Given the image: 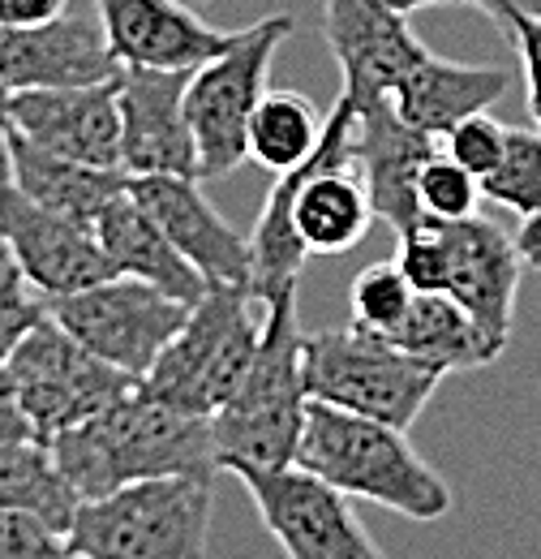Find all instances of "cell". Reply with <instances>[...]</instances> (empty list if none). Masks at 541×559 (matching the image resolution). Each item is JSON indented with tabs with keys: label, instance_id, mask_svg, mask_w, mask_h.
<instances>
[{
	"label": "cell",
	"instance_id": "cb8c5ba5",
	"mask_svg": "<svg viewBox=\"0 0 541 559\" xmlns=\"http://www.w3.org/2000/svg\"><path fill=\"white\" fill-rule=\"evenodd\" d=\"M82 495L69 487L57 456L39 439H13L0 443V508L4 512H31L65 534Z\"/></svg>",
	"mask_w": 541,
	"mask_h": 559
},
{
	"label": "cell",
	"instance_id": "d590c367",
	"mask_svg": "<svg viewBox=\"0 0 541 559\" xmlns=\"http://www.w3.org/2000/svg\"><path fill=\"white\" fill-rule=\"evenodd\" d=\"M516 250H520L525 267L541 272V207L533 215H525V224L516 228Z\"/></svg>",
	"mask_w": 541,
	"mask_h": 559
},
{
	"label": "cell",
	"instance_id": "8fae6325",
	"mask_svg": "<svg viewBox=\"0 0 541 559\" xmlns=\"http://www.w3.org/2000/svg\"><path fill=\"white\" fill-rule=\"evenodd\" d=\"M430 224L443 246V293L473 314V323L498 349H507L516 332V293L525 276L516 237L481 211L465 219H430Z\"/></svg>",
	"mask_w": 541,
	"mask_h": 559
},
{
	"label": "cell",
	"instance_id": "4dcf8cb0",
	"mask_svg": "<svg viewBox=\"0 0 541 559\" xmlns=\"http://www.w3.org/2000/svg\"><path fill=\"white\" fill-rule=\"evenodd\" d=\"M447 155L460 164V168H469L477 181L503 159V146H507V126H498L490 112H473V117H465L460 126H452L447 134Z\"/></svg>",
	"mask_w": 541,
	"mask_h": 559
},
{
	"label": "cell",
	"instance_id": "5b68a950",
	"mask_svg": "<svg viewBox=\"0 0 541 559\" xmlns=\"http://www.w3.org/2000/svg\"><path fill=\"white\" fill-rule=\"evenodd\" d=\"M215 478H146L82 499L65 538L86 559H206Z\"/></svg>",
	"mask_w": 541,
	"mask_h": 559
},
{
	"label": "cell",
	"instance_id": "e575fe53",
	"mask_svg": "<svg viewBox=\"0 0 541 559\" xmlns=\"http://www.w3.org/2000/svg\"><path fill=\"white\" fill-rule=\"evenodd\" d=\"M13 91L0 82V194L13 186V159H9V139H13V112H9Z\"/></svg>",
	"mask_w": 541,
	"mask_h": 559
},
{
	"label": "cell",
	"instance_id": "8d00e7d4",
	"mask_svg": "<svg viewBox=\"0 0 541 559\" xmlns=\"http://www.w3.org/2000/svg\"><path fill=\"white\" fill-rule=\"evenodd\" d=\"M456 4H477L485 17L520 13V17H538V22H541V0H456Z\"/></svg>",
	"mask_w": 541,
	"mask_h": 559
},
{
	"label": "cell",
	"instance_id": "44dd1931",
	"mask_svg": "<svg viewBox=\"0 0 541 559\" xmlns=\"http://www.w3.org/2000/svg\"><path fill=\"white\" fill-rule=\"evenodd\" d=\"M9 159H13V190H22L39 207L61 211V215L82 219V224H95L99 211L130 190L125 168L77 164V159H65V155L39 146V142L22 139L17 130L9 139Z\"/></svg>",
	"mask_w": 541,
	"mask_h": 559
},
{
	"label": "cell",
	"instance_id": "1f68e13d",
	"mask_svg": "<svg viewBox=\"0 0 541 559\" xmlns=\"http://www.w3.org/2000/svg\"><path fill=\"white\" fill-rule=\"evenodd\" d=\"M494 22L503 26V35L512 39V48H516V57H520L529 117L538 121V134H541V22L538 17H520V13H503V17H494Z\"/></svg>",
	"mask_w": 541,
	"mask_h": 559
},
{
	"label": "cell",
	"instance_id": "7402d4cb",
	"mask_svg": "<svg viewBox=\"0 0 541 559\" xmlns=\"http://www.w3.org/2000/svg\"><path fill=\"white\" fill-rule=\"evenodd\" d=\"M95 237L112 263L117 276L142 280V284H155L181 301H199L206 288V280L177 254V246L159 233V224L137 207V199L125 190L121 199H112L108 207L99 211L95 219Z\"/></svg>",
	"mask_w": 541,
	"mask_h": 559
},
{
	"label": "cell",
	"instance_id": "3957f363",
	"mask_svg": "<svg viewBox=\"0 0 541 559\" xmlns=\"http://www.w3.org/2000/svg\"><path fill=\"white\" fill-rule=\"evenodd\" d=\"M263 341L232 392V401L211 418L215 461L228 474L245 469H284L297 461V443L305 430V366L301 345L305 328L297 319V293L263 306Z\"/></svg>",
	"mask_w": 541,
	"mask_h": 559
},
{
	"label": "cell",
	"instance_id": "30bf717a",
	"mask_svg": "<svg viewBox=\"0 0 541 559\" xmlns=\"http://www.w3.org/2000/svg\"><path fill=\"white\" fill-rule=\"evenodd\" d=\"M250 490L267 534L288 559H392L374 547L357 521L348 495L301 465L245 469L237 474Z\"/></svg>",
	"mask_w": 541,
	"mask_h": 559
},
{
	"label": "cell",
	"instance_id": "f1b7e54d",
	"mask_svg": "<svg viewBox=\"0 0 541 559\" xmlns=\"http://www.w3.org/2000/svg\"><path fill=\"white\" fill-rule=\"evenodd\" d=\"M48 319V297L17 267L9 246L0 241V366L39 323Z\"/></svg>",
	"mask_w": 541,
	"mask_h": 559
},
{
	"label": "cell",
	"instance_id": "8992f818",
	"mask_svg": "<svg viewBox=\"0 0 541 559\" xmlns=\"http://www.w3.org/2000/svg\"><path fill=\"white\" fill-rule=\"evenodd\" d=\"M301 366L310 401H327L336 409L378 418L400 430L421 418V409L447 379L443 370L408 357L383 332H370L361 323L305 332Z\"/></svg>",
	"mask_w": 541,
	"mask_h": 559
},
{
	"label": "cell",
	"instance_id": "d4e9b609",
	"mask_svg": "<svg viewBox=\"0 0 541 559\" xmlns=\"http://www.w3.org/2000/svg\"><path fill=\"white\" fill-rule=\"evenodd\" d=\"M323 112L301 91H267L250 121V159H259L270 177L301 168L323 139Z\"/></svg>",
	"mask_w": 541,
	"mask_h": 559
},
{
	"label": "cell",
	"instance_id": "277c9868",
	"mask_svg": "<svg viewBox=\"0 0 541 559\" xmlns=\"http://www.w3.org/2000/svg\"><path fill=\"white\" fill-rule=\"evenodd\" d=\"M263 341L254 297L241 284H206L181 332L151 361L137 388L181 414L215 418L241 388Z\"/></svg>",
	"mask_w": 541,
	"mask_h": 559
},
{
	"label": "cell",
	"instance_id": "2e32d148",
	"mask_svg": "<svg viewBox=\"0 0 541 559\" xmlns=\"http://www.w3.org/2000/svg\"><path fill=\"white\" fill-rule=\"evenodd\" d=\"M434 151V139L408 126L387 95L352 104V159L374 203V219H383L396 237L425 219L417 203V177Z\"/></svg>",
	"mask_w": 541,
	"mask_h": 559
},
{
	"label": "cell",
	"instance_id": "9c48e42d",
	"mask_svg": "<svg viewBox=\"0 0 541 559\" xmlns=\"http://www.w3.org/2000/svg\"><path fill=\"white\" fill-rule=\"evenodd\" d=\"M190 306L194 301H181L155 284L112 276L82 288V293L52 297L48 314L82 349L125 370L130 379H142L151 370V361L164 353V345L181 332Z\"/></svg>",
	"mask_w": 541,
	"mask_h": 559
},
{
	"label": "cell",
	"instance_id": "4fadbf2b",
	"mask_svg": "<svg viewBox=\"0 0 541 559\" xmlns=\"http://www.w3.org/2000/svg\"><path fill=\"white\" fill-rule=\"evenodd\" d=\"M13 130L65 159L121 168V82L82 86H31L9 99Z\"/></svg>",
	"mask_w": 541,
	"mask_h": 559
},
{
	"label": "cell",
	"instance_id": "ba28073f",
	"mask_svg": "<svg viewBox=\"0 0 541 559\" xmlns=\"http://www.w3.org/2000/svg\"><path fill=\"white\" fill-rule=\"evenodd\" d=\"M4 370L39 443H52L69 426L95 418L137 383L125 370L82 349L52 314L4 357Z\"/></svg>",
	"mask_w": 541,
	"mask_h": 559
},
{
	"label": "cell",
	"instance_id": "836d02e7",
	"mask_svg": "<svg viewBox=\"0 0 541 559\" xmlns=\"http://www.w3.org/2000/svg\"><path fill=\"white\" fill-rule=\"evenodd\" d=\"M69 0H0V22L9 26H35L65 13Z\"/></svg>",
	"mask_w": 541,
	"mask_h": 559
},
{
	"label": "cell",
	"instance_id": "6da1fadb",
	"mask_svg": "<svg viewBox=\"0 0 541 559\" xmlns=\"http://www.w3.org/2000/svg\"><path fill=\"white\" fill-rule=\"evenodd\" d=\"M52 456L82 499L146 483V478H215V435L211 418L181 414L142 388H130L95 418L57 435Z\"/></svg>",
	"mask_w": 541,
	"mask_h": 559
},
{
	"label": "cell",
	"instance_id": "74e56055",
	"mask_svg": "<svg viewBox=\"0 0 541 559\" xmlns=\"http://www.w3.org/2000/svg\"><path fill=\"white\" fill-rule=\"evenodd\" d=\"M396 13H417V9H434V4H456V0H383Z\"/></svg>",
	"mask_w": 541,
	"mask_h": 559
},
{
	"label": "cell",
	"instance_id": "f546056e",
	"mask_svg": "<svg viewBox=\"0 0 541 559\" xmlns=\"http://www.w3.org/2000/svg\"><path fill=\"white\" fill-rule=\"evenodd\" d=\"M0 559H86L69 547L61 530L31 512H4L0 508Z\"/></svg>",
	"mask_w": 541,
	"mask_h": 559
},
{
	"label": "cell",
	"instance_id": "ac0fdd59",
	"mask_svg": "<svg viewBox=\"0 0 541 559\" xmlns=\"http://www.w3.org/2000/svg\"><path fill=\"white\" fill-rule=\"evenodd\" d=\"M95 9L112 57L134 70H199L237 39L181 0H95Z\"/></svg>",
	"mask_w": 541,
	"mask_h": 559
},
{
	"label": "cell",
	"instance_id": "d6a6232c",
	"mask_svg": "<svg viewBox=\"0 0 541 559\" xmlns=\"http://www.w3.org/2000/svg\"><path fill=\"white\" fill-rule=\"evenodd\" d=\"M13 439H35V426H31L17 392H13L9 370L0 366V443H13Z\"/></svg>",
	"mask_w": 541,
	"mask_h": 559
},
{
	"label": "cell",
	"instance_id": "603a6c76",
	"mask_svg": "<svg viewBox=\"0 0 541 559\" xmlns=\"http://www.w3.org/2000/svg\"><path fill=\"white\" fill-rule=\"evenodd\" d=\"M387 341L443 374L481 370L503 357V349L473 323V314L447 293H417L408 314L387 332Z\"/></svg>",
	"mask_w": 541,
	"mask_h": 559
},
{
	"label": "cell",
	"instance_id": "ffe728a7",
	"mask_svg": "<svg viewBox=\"0 0 541 559\" xmlns=\"http://www.w3.org/2000/svg\"><path fill=\"white\" fill-rule=\"evenodd\" d=\"M512 86V70L503 66H465L434 57L430 48L412 61V70L392 91L396 112L430 139H443L473 112H490Z\"/></svg>",
	"mask_w": 541,
	"mask_h": 559
},
{
	"label": "cell",
	"instance_id": "7a4b0ae2",
	"mask_svg": "<svg viewBox=\"0 0 541 559\" xmlns=\"http://www.w3.org/2000/svg\"><path fill=\"white\" fill-rule=\"evenodd\" d=\"M292 465L318 474L348 499H370L421 525L443 521L456 503L447 478L408 443L400 426L348 414L327 401H310Z\"/></svg>",
	"mask_w": 541,
	"mask_h": 559
},
{
	"label": "cell",
	"instance_id": "83f0119b",
	"mask_svg": "<svg viewBox=\"0 0 541 559\" xmlns=\"http://www.w3.org/2000/svg\"><path fill=\"white\" fill-rule=\"evenodd\" d=\"M417 203L430 219H465V215H477L481 181L469 168H460L447 151H434L417 177Z\"/></svg>",
	"mask_w": 541,
	"mask_h": 559
},
{
	"label": "cell",
	"instance_id": "e0dca14e",
	"mask_svg": "<svg viewBox=\"0 0 541 559\" xmlns=\"http://www.w3.org/2000/svg\"><path fill=\"white\" fill-rule=\"evenodd\" d=\"M323 35L339 61L344 86L352 104L378 99L400 86L425 44L412 35L408 13L387 9L383 0H323Z\"/></svg>",
	"mask_w": 541,
	"mask_h": 559
},
{
	"label": "cell",
	"instance_id": "5bb4252c",
	"mask_svg": "<svg viewBox=\"0 0 541 559\" xmlns=\"http://www.w3.org/2000/svg\"><path fill=\"white\" fill-rule=\"evenodd\" d=\"M190 73L121 66V168L130 177H199V146L185 117Z\"/></svg>",
	"mask_w": 541,
	"mask_h": 559
},
{
	"label": "cell",
	"instance_id": "d6986e66",
	"mask_svg": "<svg viewBox=\"0 0 541 559\" xmlns=\"http://www.w3.org/2000/svg\"><path fill=\"white\" fill-rule=\"evenodd\" d=\"M121 61L112 57L99 17L61 13L35 26L0 22V82L9 91L31 86H82L117 78Z\"/></svg>",
	"mask_w": 541,
	"mask_h": 559
},
{
	"label": "cell",
	"instance_id": "484cf974",
	"mask_svg": "<svg viewBox=\"0 0 541 559\" xmlns=\"http://www.w3.org/2000/svg\"><path fill=\"white\" fill-rule=\"evenodd\" d=\"M481 199L494 207L516 211L520 219L541 207V134L538 130H507L503 159L481 177Z\"/></svg>",
	"mask_w": 541,
	"mask_h": 559
},
{
	"label": "cell",
	"instance_id": "7c38bea8",
	"mask_svg": "<svg viewBox=\"0 0 541 559\" xmlns=\"http://www.w3.org/2000/svg\"><path fill=\"white\" fill-rule=\"evenodd\" d=\"M0 241L48 301L117 276L95 237V224L39 207L13 186L0 194Z\"/></svg>",
	"mask_w": 541,
	"mask_h": 559
},
{
	"label": "cell",
	"instance_id": "4316f807",
	"mask_svg": "<svg viewBox=\"0 0 541 559\" xmlns=\"http://www.w3.org/2000/svg\"><path fill=\"white\" fill-rule=\"evenodd\" d=\"M412 297H417V288L408 284L396 259L392 263H370V267L357 272L352 288H348V310H352V323L387 336L408 314Z\"/></svg>",
	"mask_w": 541,
	"mask_h": 559
},
{
	"label": "cell",
	"instance_id": "9a60e30c",
	"mask_svg": "<svg viewBox=\"0 0 541 559\" xmlns=\"http://www.w3.org/2000/svg\"><path fill=\"white\" fill-rule=\"evenodd\" d=\"M130 194L206 284L250 288V237H241L215 211L199 177H172V173L130 177Z\"/></svg>",
	"mask_w": 541,
	"mask_h": 559
},
{
	"label": "cell",
	"instance_id": "52a82bcc",
	"mask_svg": "<svg viewBox=\"0 0 541 559\" xmlns=\"http://www.w3.org/2000/svg\"><path fill=\"white\" fill-rule=\"evenodd\" d=\"M292 13H270L190 73L185 117L199 146V181H219L250 159V121L267 95V73L275 52L292 35Z\"/></svg>",
	"mask_w": 541,
	"mask_h": 559
}]
</instances>
